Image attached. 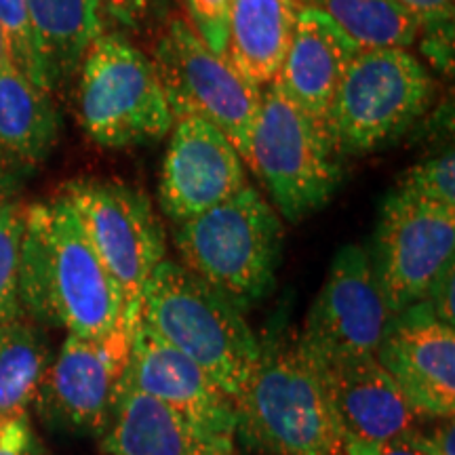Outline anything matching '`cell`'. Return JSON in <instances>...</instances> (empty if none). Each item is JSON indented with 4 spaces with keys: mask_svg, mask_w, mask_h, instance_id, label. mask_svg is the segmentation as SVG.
Instances as JSON below:
<instances>
[{
    "mask_svg": "<svg viewBox=\"0 0 455 455\" xmlns=\"http://www.w3.org/2000/svg\"><path fill=\"white\" fill-rule=\"evenodd\" d=\"M390 321L369 251L346 244L335 253L298 335L316 361L369 356L378 352Z\"/></svg>",
    "mask_w": 455,
    "mask_h": 455,
    "instance_id": "12",
    "label": "cell"
},
{
    "mask_svg": "<svg viewBox=\"0 0 455 455\" xmlns=\"http://www.w3.org/2000/svg\"><path fill=\"white\" fill-rule=\"evenodd\" d=\"M422 32H453L455 0H392Z\"/></svg>",
    "mask_w": 455,
    "mask_h": 455,
    "instance_id": "28",
    "label": "cell"
},
{
    "mask_svg": "<svg viewBox=\"0 0 455 455\" xmlns=\"http://www.w3.org/2000/svg\"><path fill=\"white\" fill-rule=\"evenodd\" d=\"M60 140V114L47 89L13 64L0 70V156L20 173L47 158Z\"/></svg>",
    "mask_w": 455,
    "mask_h": 455,
    "instance_id": "21",
    "label": "cell"
},
{
    "mask_svg": "<svg viewBox=\"0 0 455 455\" xmlns=\"http://www.w3.org/2000/svg\"><path fill=\"white\" fill-rule=\"evenodd\" d=\"M133 323L121 318L104 338L68 333L51 358L38 386L34 407L49 428L70 435H104L127 367Z\"/></svg>",
    "mask_w": 455,
    "mask_h": 455,
    "instance_id": "10",
    "label": "cell"
},
{
    "mask_svg": "<svg viewBox=\"0 0 455 455\" xmlns=\"http://www.w3.org/2000/svg\"><path fill=\"white\" fill-rule=\"evenodd\" d=\"M20 178V171H15L3 156H0V209H3L4 204L17 201Z\"/></svg>",
    "mask_w": 455,
    "mask_h": 455,
    "instance_id": "34",
    "label": "cell"
},
{
    "mask_svg": "<svg viewBox=\"0 0 455 455\" xmlns=\"http://www.w3.org/2000/svg\"><path fill=\"white\" fill-rule=\"evenodd\" d=\"M316 365L344 443H386L419 430L418 415L375 355Z\"/></svg>",
    "mask_w": 455,
    "mask_h": 455,
    "instance_id": "15",
    "label": "cell"
},
{
    "mask_svg": "<svg viewBox=\"0 0 455 455\" xmlns=\"http://www.w3.org/2000/svg\"><path fill=\"white\" fill-rule=\"evenodd\" d=\"M396 195H403L415 201H424L443 207H455V155L453 150L443 152L439 156L426 158L413 164L403 175Z\"/></svg>",
    "mask_w": 455,
    "mask_h": 455,
    "instance_id": "25",
    "label": "cell"
},
{
    "mask_svg": "<svg viewBox=\"0 0 455 455\" xmlns=\"http://www.w3.org/2000/svg\"><path fill=\"white\" fill-rule=\"evenodd\" d=\"M26 204L13 201L0 209V327L26 316L20 304V255Z\"/></svg>",
    "mask_w": 455,
    "mask_h": 455,
    "instance_id": "24",
    "label": "cell"
},
{
    "mask_svg": "<svg viewBox=\"0 0 455 455\" xmlns=\"http://www.w3.org/2000/svg\"><path fill=\"white\" fill-rule=\"evenodd\" d=\"M30 28L44 89L53 93L81 70L104 32L98 0H28Z\"/></svg>",
    "mask_w": 455,
    "mask_h": 455,
    "instance_id": "19",
    "label": "cell"
},
{
    "mask_svg": "<svg viewBox=\"0 0 455 455\" xmlns=\"http://www.w3.org/2000/svg\"><path fill=\"white\" fill-rule=\"evenodd\" d=\"M78 118L106 148L163 140L173 129L155 61L116 32H101L78 70Z\"/></svg>",
    "mask_w": 455,
    "mask_h": 455,
    "instance_id": "7",
    "label": "cell"
},
{
    "mask_svg": "<svg viewBox=\"0 0 455 455\" xmlns=\"http://www.w3.org/2000/svg\"><path fill=\"white\" fill-rule=\"evenodd\" d=\"M123 382L196 422L236 435L235 398L228 396L195 361L171 348L140 323L131 341Z\"/></svg>",
    "mask_w": 455,
    "mask_h": 455,
    "instance_id": "16",
    "label": "cell"
},
{
    "mask_svg": "<svg viewBox=\"0 0 455 455\" xmlns=\"http://www.w3.org/2000/svg\"><path fill=\"white\" fill-rule=\"evenodd\" d=\"M101 13L124 28H138L150 17L156 0H98Z\"/></svg>",
    "mask_w": 455,
    "mask_h": 455,
    "instance_id": "32",
    "label": "cell"
},
{
    "mask_svg": "<svg viewBox=\"0 0 455 455\" xmlns=\"http://www.w3.org/2000/svg\"><path fill=\"white\" fill-rule=\"evenodd\" d=\"M344 455H432L422 430L386 443H346Z\"/></svg>",
    "mask_w": 455,
    "mask_h": 455,
    "instance_id": "30",
    "label": "cell"
},
{
    "mask_svg": "<svg viewBox=\"0 0 455 455\" xmlns=\"http://www.w3.org/2000/svg\"><path fill=\"white\" fill-rule=\"evenodd\" d=\"M178 226L175 244L186 268L241 308L275 289L283 218L255 188L244 184L224 203Z\"/></svg>",
    "mask_w": 455,
    "mask_h": 455,
    "instance_id": "4",
    "label": "cell"
},
{
    "mask_svg": "<svg viewBox=\"0 0 455 455\" xmlns=\"http://www.w3.org/2000/svg\"><path fill=\"white\" fill-rule=\"evenodd\" d=\"M339 158L325 123L301 110L276 81L261 87L244 163L281 218L295 224L331 201L341 184Z\"/></svg>",
    "mask_w": 455,
    "mask_h": 455,
    "instance_id": "5",
    "label": "cell"
},
{
    "mask_svg": "<svg viewBox=\"0 0 455 455\" xmlns=\"http://www.w3.org/2000/svg\"><path fill=\"white\" fill-rule=\"evenodd\" d=\"M327 15L358 49H409L419 26L392 0H295Z\"/></svg>",
    "mask_w": 455,
    "mask_h": 455,
    "instance_id": "23",
    "label": "cell"
},
{
    "mask_svg": "<svg viewBox=\"0 0 455 455\" xmlns=\"http://www.w3.org/2000/svg\"><path fill=\"white\" fill-rule=\"evenodd\" d=\"M455 207L392 195L382 204L371 258L390 315L424 299L453 261Z\"/></svg>",
    "mask_w": 455,
    "mask_h": 455,
    "instance_id": "11",
    "label": "cell"
},
{
    "mask_svg": "<svg viewBox=\"0 0 455 455\" xmlns=\"http://www.w3.org/2000/svg\"><path fill=\"white\" fill-rule=\"evenodd\" d=\"M0 455H44L43 443L32 428L30 413L0 424Z\"/></svg>",
    "mask_w": 455,
    "mask_h": 455,
    "instance_id": "29",
    "label": "cell"
},
{
    "mask_svg": "<svg viewBox=\"0 0 455 455\" xmlns=\"http://www.w3.org/2000/svg\"><path fill=\"white\" fill-rule=\"evenodd\" d=\"M236 432L270 455H344V436L329 403L321 369L298 331L272 321L259 356L235 398Z\"/></svg>",
    "mask_w": 455,
    "mask_h": 455,
    "instance_id": "2",
    "label": "cell"
},
{
    "mask_svg": "<svg viewBox=\"0 0 455 455\" xmlns=\"http://www.w3.org/2000/svg\"><path fill=\"white\" fill-rule=\"evenodd\" d=\"M51 358L47 335L32 318L0 327V424L30 411Z\"/></svg>",
    "mask_w": 455,
    "mask_h": 455,
    "instance_id": "22",
    "label": "cell"
},
{
    "mask_svg": "<svg viewBox=\"0 0 455 455\" xmlns=\"http://www.w3.org/2000/svg\"><path fill=\"white\" fill-rule=\"evenodd\" d=\"M100 439L104 455L235 453V435L196 422L124 382L118 388L110 424Z\"/></svg>",
    "mask_w": 455,
    "mask_h": 455,
    "instance_id": "17",
    "label": "cell"
},
{
    "mask_svg": "<svg viewBox=\"0 0 455 455\" xmlns=\"http://www.w3.org/2000/svg\"><path fill=\"white\" fill-rule=\"evenodd\" d=\"M298 9L295 0H230L226 60L255 87L281 72Z\"/></svg>",
    "mask_w": 455,
    "mask_h": 455,
    "instance_id": "20",
    "label": "cell"
},
{
    "mask_svg": "<svg viewBox=\"0 0 455 455\" xmlns=\"http://www.w3.org/2000/svg\"><path fill=\"white\" fill-rule=\"evenodd\" d=\"M152 61L173 118L196 116L212 123L235 144L244 163L261 89L209 49L190 21L180 15L164 26Z\"/></svg>",
    "mask_w": 455,
    "mask_h": 455,
    "instance_id": "9",
    "label": "cell"
},
{
    "mask_svg": "<svg viewBox=\"0 0 455 455\" xmlns=\"http://www.w3.org/2000/svg\"><path fill=\"white\" fill-rule=\"evenodd\" d=\"M453 291H455V268L451 261V264H447L445 268L439 272V276H436L435 283L430 284L428 293H426L424 299L430 304V310L436 321L455 329Z\"/></svg>",
    "mask_w": 455,
    "mask_h": 455,
    "instance_id": "31",
    "label": "cell"
},
{
    "mask_svg": "<svg viewBox=\"0 0 455 455\" xmlns=\"http://www.w3.org/2000/svg\"><path fill=\"white\" fill-rule=\"evenodd\" d=\"M226 455H235V453H226Z\"/></svg>",
    "mask_w": 455,
    "mask_h": 455,
    "instance_id": "36",
    "label": "cell"
},
{
    "mask_svg": "<svg viewBox=\"0 0 455 455\" xmlns=\"http://www.w3.org/2000/svg\"><path fill=\"white\" fill-rule=\"evenodd\" d=\"M375 358L418 418H453L455 329L436 321L428 301H415L392 316Z\"/></svg>",
    "mask_w": 455,
    "mask_h": 455,
    "instance_id": "13",
    "label": "cell"
},
{
    "mask_svg": "<svg viewBox=\"0 0 455 455\" xmlns=\"http://www.w3.org/2000/svg\"><path fill=\"white\" fill-rule=\"evenodd\" d=\"M7 64H13L11 61V53H9V43H7V36H4V30L3 26H0V70H3Z\"/></svg>",
    "mask_w": 455,
    "mask_h": 455,
    "instance_id": "35",
    "label": "cell"
},
{
    "mask_svg": "<svg viewBox=\"0 0 455 455\" xmlns=\"http://www.w3.org/2000/svg\"><path fill=\"white\" fill-rule=\"evenodd\" d=\"M140 325L195 361L232 398L258 363L259 338L241 306L178 261L163 259L152 272Z\"/></svg>",
    "mask_w": 455,
    "mask_h": 455,
    "instance_id": "3",
    "label": "cell"
},
{
    "mask_svg": "<svg viewBox=\"0 0 455 455\" xmlns=\"http://www.w3.org/2000/svg\"><path fill=\"white\" fill-rule=\"evenodd\" d=\"M358 47L323 15L299 7L281 72L275 81L316 121L325 123L341 78Z\"/></svg>",
    "mask_w": 455,
    "mask_h": 455,
    "instance_id": "18",
    "label": "cell"
},
{
    "mask_svg": "<svg viewBox=\"0 0 455 455\" xmlns=\"http://www.w3.org/2000/svg\"><path fill=\"white\" fill-rule=\"evenodd\" d=\"M244 181V163L230 140L196 116L175 118L158 181L164 215L175 224L224 203Z\"/></svg>",
    "mask_w": 455,
    "mask_h": 455,
    "instance_id": "14",
    "label": "cell"
},
{
    "mask_svg": "<svg viewBox=\"0 0 455 455\" xmlns=\"http://www.w3.org/2000/svg\"><path fill=\"white\" fill-rule=\"evenodd\" d=\"M0 26H3L4 36H7L13 66L24 72L38 87L44 89L36 49H34L28 0H0Z\"/></svg>",
    "mask_w": 455,
    "mask_h": 455,
    "instance_id": "26",
    "label": "cell"
},
{
    "mask_svg": "<svg viewBox=\"0 0 455 455\" xmlns=\"http://www.w3.org/2000/svg\"><path fill=\"white\" fill-rule=\"evenodd\" d=\"M439 426L435 430L424 432L426 441H428V447L432 455H455L453 451V439H455V426L453 418L439 419Z\"/></svg>",
    "mask_w": 455,
    "mask_h": 455,
    "instance_id": "33",
    "label": "cell"
},
{
    "mask_svg": "<svg viewBox=\"0 0 455 455\" xmlns=\"http://www.w3.org/2000/svg\"><path fill=\"white\" fill-rule=\"evenodd\" d=\"M188 21L195 28L198 36L213 49L215 53L226 57L228 38V13L230 0H184Z\"/></svg>",
    "mask_w": 455,
    "mask_h": 455,
    "instance_id": "27",
    "label": "cell"
},
{
    "mask_svg": "<svg viewBox=\"0 0 455 455\" xmlns=\"http://www.w3.org/2000/svg\"><path fill=\"white\" fill-rule=\"evenodd\" d=\"M435 81L407 49H358L327 114L339 156H361L395 141L428 112Z\"/></svg>",
    "mask_w": 455,
    "mask_h": 455,
    "instance_id": "6",
    "label": "cell"
},
{
    "mask_svg": "<svg viewBox=\"0 0 455 455\" xmlns=\"http://www.w3.org/2000/svg\"><path fill=\"white\" fill-rule=\"evenodd\" d=\"M61 196L121 289L124 318L138 325L146 284L167 259L164 228L152 201L140 188L98 178L68 181Z\"/></svg>",
    "mask_w": 455,
    "mask_h": 455,
    "instance_id": "8",
    "label": "cell"
},
{
    "mask_svg": "<svg viewBox=\"0 0 455 455\" xmlns=\"http://www.w3.org/2000/svg\"><path fill=\"white\" fill-rule=\"evenodd\" d=\"M20 304L41 327L98 339L124 316L123 295L64 196L26 207Z\"/></svg>",
    "mask_w": 455,
    "mask_h": 455,
    "instance_id": "1",
    "label": "cell"
}]
</instances>
